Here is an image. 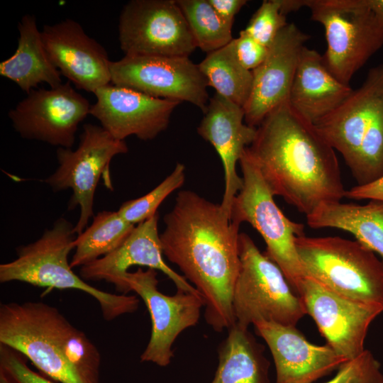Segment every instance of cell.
Returning a JSON list of instances; mask_svg holds the SVG:
<instances>
[{
  "label": "cell",
  "mask_w": 383,
  "mask_h": 383,
  "mask_svg": "<svg viewBox=\"0 0 383 383\" xmlns=\"http://www.w3.org/2000/svg\"><path fill=\"white\" fill-rule=\"evenodd\" d=\"M160 235L164 255L203 296L204 317L221 332L235 323L233 293L239 273V227L220 204L190 190L177 194Z\"/></svg>",
  "instance_id": "1"
},
{
  "label": "cell",
  "mask_w": 383,
  "mask_h": 383,
  "mask_svg": "<svg viewBox=\"0 0 383 383\" xmlns=\"http://www.w3.org/2000/svg\"><path fill=\"white\" fill-rule=\"evenodd\" d=\"M248 150L274 196L306 216L345 189L335 150L286 102L257 127Z\"/></svg>",
  "instance_id": "2"
},
{
  "label": "cell",
  "mask_w": 383,
  "mask_h": 383,
  "mask_svg": "<svg viewBox=\"0 0 383 383\" xmlns=\"http://www.w3.org/2000/svg\"><path fill=\"white\" fill-rule=\"evenodd\" d=\"M0 344L60 383H100V353L60 311L40 301L0 306Z\"/></svg>",
  "instance_id": "3"
},
{
  "label": "cell",
  "mask_w": 383,
  "mask_h": 383,
  "mask_svg": "<svg viewBox=\"0 0 383 383\" xmlns=\"http://www.w3.org/2000/svg\"><path fill=\"white\" fill-rule=\"evenodd\" d=\"M74 227L67 219L60 218L37 240L18 247L15 260L0 265V282L18 281L41 287L84 292L97 301L106 321L135 312L140 302L136 296L100 290L72 271L68 257L75 248Z\"/></svg>",
  "instance_id": "4"
},
{
  "label": "cell",
  "mask_w": 383,
  "mask_h": 383,
  "mask_svg": "<svg viewBox=\"0 0 383 383\" xmlns=\"http://www.w3.org/2000/svg\"><path fill=\"white\" fill-rule=\"evenodd\" d=\"M294 244L306 276L340 295L383 305V262L358 240L304 235Z\"/></svg>",
  "instance_id": "5"
},
{
  "label": "cell",
  "mask_w": 383,
  "mask_h": 383,
  "mask_svg": "<svg viewBox=\"0 0 383 383\" xmlns=\"http://www.w3.org/2000/svg\"><path fill=\"white\" fill-rule=\"evenodd\" d=\"M243 187L235 196L231 221L240 226L250 223L266 244L265 255L282 271L293 290L299 295L306 277L294 240L304 235V225L291 221L279 209L259 167L246 148L239 161Z\"/></svg>",
  "instance_id": "6"
},
{
  "label": "cell",
  "mask_w": 383,
  "mask_h": 383,
  "mask_svg": "<svg viewBox=\"0 0 383 383\" xmlns=\"http://www.w3.org/2000/svg\"><path fill=\"white\" fill-rule=\"evenodd\" d=\"M238 245L240 267L232 301L235 324L243 329L260 321L296 326L306 310L281 269L248 234H239Z\"/></svg>",
  "instance_id": "7"
},
{
  "label": "cell",
  "mask_w": 383,
  "mask_h": 383,
  "mask_svg": "<svg viewBox=\"0 0 383 383\" xmlns=\"http://www.w3.org/2000/svg\"><path fill=\"white\" fill-rule=\"evenodd\" d=\"M311 19L325 30L323 56L328 71L348 84L353 75L383 46V24L367 0H305Z\"/></svg>",
  "instance_id": "8"
},
{
  "label": "cell",
  "mask_w": 383,
  "mask_h": 383,
  "mask_svg": "<svg viewBox=\"0 0 383 383\" xmlns=\"http://www.w3.org/2000/svg\"><path fill=\"white\" fill-rule=\"evenodd\" d=\"M128 151L125 140L116 139L101 126L91 123L83 126L76 150L57 148L58 166L45 182L53 192L72 189L68 208L80 209L74 227L77 235L84 231L94 216V194L101 177H109L111 160Z\"/></svg>",
  "instance_id": "9"
},
{
  "label": "cell",
  "mask_w": 383,
  "mask_h": 383,
  "mask_svg": "<svg viewBox=\"0 0 383 383\" xmlns=\"http://www.w3.org/2000/svg\"><path fill=\"white\" fill-rule=\"evenodd\" d=\"M120 47L125 55L189 57L197 48L175 0H132L122 9Z\"/></svg>",
  "instance_id": "10"
},
{
  "label": "cell",
  "mask_w": 383,
  "mask_h": 383,
  "mask_svg": "<svg viewBox=\"0 0 383 383\" xmlns=\"http://www.w3.org/2000/svg\"><path fill=\"white\" fill-rule=\"evenodd\" d=\"M111 82L148 96L187 101L203 113L209 104L208 83L189 57L124 55L111 61Z\"/></svg>",
  "instance_id": "11"
},
{
  "label": "cell",
  "mask_w": 383,
  "mask_h": 383,
  "mask_svg": "<svg viewBox=\"0 0 383 383\" xmlns=\"http://www.w3.org/2000/svg\"><path fill=\"white\" fill-rule=\"evenodd\" d=\"M157 275L154 269L139 267L127 272L124 282L128 292H134L143 300L150 315V338L140 360L165 367L174 356L172 347L176 338L197 324L205 301L201 295L183 290L172 296L160 292Z\"/></svg>",
  "instance_id": "12"
},
{
  "label": "cell",
  "mask_w": 383,
  "mask_h": 383,
  "mask_svg": "<svg viewBox=\"0 0 383 383\" xmlns=\"http://www.w3.org/2000/svg\"><path fill=\"white\" fill-rule=\"evenodd\" d=\"M91 106L68 81L48 89L31 90L10 110L9 117L23 138L71 148Z\"/></svg>",
  "instance_id": "13"
},
{
  "label": "cell",
  "mask_w": 383,
  "mask_h": 383,
  "mask_svg": "<svg viewBox=\"0 0 383 383\" xmlns=\"http://www.w3.org/2000/svg\"><path fill=\"white\" fill-rule=\"evenodd\" d=\"M306 313L314 320L327 344L346 360L364 351L370 325L383 311V305L340 295L306 276L299 292Z\"/></svg>",
  "instance_id": "14"
},
{
  "label": "cell",
  "mask_w": 383,
  "mask_h": 383,
  "mask_svg": "<svg viewBox=\"0 0 383 383\" xmlns=\"http://www.w3.org/2000/svg\"><path fill=\"white\" fill-rule=\"evenodd\" d=\"M94 94L96 101L91 106L89 115L120 140L131 135L143 140L154 139L167 128L172 113L181 103L112 84L98 89Z\"/></svg>",
  "instance_id": "15"
},
{
  "label": "cell",
  "mask_w": 383,
  "mask_h": 383,
  "mask_svg": "<svg viewBox=\"0 0 383 383\" xmlns=\"http://www.w3.org/2000/svg\"><path fill=\"white\" fill-rule=\"evenodd\" d=\"M309 38L294 23H287L277 34L263 62L252 71V89L243 107L246 124L257 128L289 101L300 55Z\"/></svg>",
  "instance_id": "16"
},
{
  "label": "cell",
  "mask_w": 383,
  "mask_h": 383,
  "mask_svg": "<svg viewBox=\"0 0 383 383\" xmlns=\"http://www.w3.org/2000/svg\"><path fill=\"white\" fill-rule=\"evenodd\" d=\"M383 109V63L372 67L362 85L335 110L313 125L340 152L349 169Z\"/></svg>",
  "instance_id": "17"
},
{
  "label": "cell",
  "mask_w": 383,
  "mask_h": 383,
  "mask_svg": "<svg viewBox=\"0 0 383 383\" xmlns=\"http://www.w3.org/2000/svg\"><path fill=\"white\" fill-rule=\"evenodd\" d=\"M50 60L77 89L94 93L111 82V60L104 48L70 18L45 25L41 31Z\"/></svg>",
  "instance_id": "18"
},
{
  "label": "cell",
  "mask_w": 383,
  "mask_h": 383,
  "mask_svg": "<svg viewBox=\"0 0 383 383\" xmlns=\"http://www.w3.org/2000/svg\"><path fill=\"white\" fill-rule=\"evenodd\" d=\"M159 214L138 223L125 241L114 251L81 267L79 274L83 279L105 280L116 289L128 293L124 277L132 266H145L166 274L177 290L200 294L196 289L165 262L158 232ZM201 295V294H200Z\"/></svg>",
  "instance_id": "19"
},
{
  "label": "cell",
  "mask_w": 383,
  "mask_h": 383,
  "mask_svg": "<svg viewBox=\"0 0 383 383\" xmlns=\"http://www.w3.org/2000/svg\"><path fill=\"white\" fill-rule=\"evenodd\" d=\"M197 132L209 142L221 159L225 189L220 206L231 218L233 200L243 187V178L236 172L245 149L253 142L257 128L245 122L243 107L216 93L204 112Z\"/></svg>",
  "instance_id": "20"
},
{
  "label": "cell",
  "mask_w": 383,
  "mask_h": 383,
  "mask_svg": "<svg viewBox=\"0 0 383 383\" xmlns=\"http://www.w3.org/2000/svg\"><path fill=\"white\" fill-rule=\"evenodd\" d=\"M253 326L272 355L275 383H312L348 361L328 344L309 342L296 326L266 321Z\"/></svg>",
  "instance_id": "21"
},
{
  "label": "cell",
  "mask_w": 383,
  "mask_h": 383,
  "mask_svg": "<svg viewBox=\"0 0 383 383\" xmlns=\"http://www.w3.org/2000/svg\"><path fill=\"white\" fill-rule=\"evenodd\" d=\"M327 69L323 56L304 47L290 90L289 104L314 124L339 106L353 92Z\"/></svg>",
  "instance_id": "22"
},
{
  "label": "cell",
  "mask_w": 383,
  "mask_h": 383,
  "mask_svg": "<svg viewBox=\"0 0 383 383\" xmlns=\"http://www.w3.org/2000/svg\"><path fill=\"white\" fill-rule=\"evenodd\" d=\"M19 37L13 55L0 63V74L27 94L40 84L55 87L62 83L61 74L46 52L36 19L24 15L18 25Z\"/></svg>",
  "instance_id": "23"
},
{
  "label": "cell",
  "mask_w": 383,
  "mask_h": 383,
  "mask_svg": "<svg viewBox=\"0 0 383 383\" xmlns=\"http://www.w3.org/2000/svg\"><path fill=\"white\" fill-rule=\"evenodd\" d=\"M306 222L311 228H333L350 233L383 262V201L369 200L363 205L323 204L306 216Z\"/></svg>",
  "instance_id": "24"
},
{
  "label": "cell",
  "mask_w": 383,
  "mask_h": 383,
  "mask_svg": "<svg viewBox=\"0 0 383 383\" xmlns=\"http://www.w3.org/2000/svg\"><path fill=\"white\" fill-rule=\"evenodd\" d=\"M218 353V365L211 383H269V362L248 329L231 326Z\"/></svg>",
  "instance_id": "25"
},
{
  "label": "cell",
  "mask_w": 383,
  "mask_h": 383,
  "mask_svg": "<svg viewBox=\"0 0 383 383\" xmlns=\"http://www.w3.org/2000/svg\"><path fill=\"white\" fill-rule=\"evenodd\" d=\"M208 87L235 104L244 107L252 86V72L240 63L233 38L223 48L207 53L198 64Z\"/></svg>",
  "instance_id": "26"
},
{
  "label": "cell",
  "mask_w": 383,
  "mask_h": 383,
  "mask_svg": "<svg viewBox=\"0 0 383 383\" xmlns=\"http://www.w3.org/2000/svg\"><path fill=\"white\" fill-rule=\"evenodd\" d=\"M117 211L99 212L91 224L74 240L72 268L82 267L118 248L135 228Z\"/></svg>",
  "instance_id": "27"
},
{
  "label": "cell",
  "mask_w": 383,
  "mask_h": 383,
  "mask_svg": "<svg viewBox=\"0 0 383 383\" xmlns=\"http://www.w3.org/2000/svg\"><path fill=\"white\" fill-rule=\"evenodd\" d=\"M197 48L209 53L229 43L232 27L225 23L209 0H176Z\"/></svg>",
  "instance_id": "28"
},
{
  "label": "cell",
  "mask_w": 383,
  "mask_h": 383,
  "mask_svg": "<svg viewBox=\"0 0 383 383\" xmlns=\"http://www.w3.org/2000/svg\"><path fill=\"white\" fill-rule=\"evenodd\" d=\"M184 180L185 167L178 162L160 184L145 195L124 202L118 212L131 224L142 223L156 214L159 206L172 192L181 187Z\"/></svg>",
  "instance_id": "29"
},
{
  "label": "cell",
  "mask_w": 383,
  "mask_h": 383,
  "mask_svg": "<svg viewBox=\"0 0 383 383\" xmlns=\"http://www.w3.org/2000/svg\"><path fill=\"white\" fill-rule=\"evenodd\" d=\"M350 170L357 185L370 183L383 176V109L365 138Z\"/></svg>",
  "instance_id": "30"
},
{
  "label": "cell",
  "mask_w": 383,
  "mask_h": 383,
  "mask_svg": "<svg viewBox=\"0 0 383 383\" xmlns=\"http://www.w3.org/2000/svg\"><path fill=\"white\" fill-rule=\"evenodd\" d=\"M287 23L279 0H266L255 12L244 30L258 43L269 47Z\"/></svg>",
  "instance_id": "31"
},
{
  "label": "cell",
  "mask_w": 383,
  "mask_h": 383,
  "mask_svg": "<svg viewBox=\"0 0 383 383\" xmlns=\"http://www.w3.org/2000/svg\"><path fill=\"white\" fill-rule=\"evenodd\" d=\"M338 368L336 375L325 383H383L381 365L367 350Z\"/></svg>",
  "instance_id": "32"
},
{
  "label": "cell",
  "mask_w": 383,
  "mask_h": 383,
  "mask_svg": "<svg viewBox=\"0 0 383 383\" xmlns=\"http://www.w3.org/2000/svg\"><path fill=\"white\" fill-rule=\"evenodd\" d=\"M0 372L11 383H56L31 370L23 355L2 344H0Z\"/></svg>",
  "instance_id": "33"
},
{
  "label": "cell",
  "mask_w": 383,
  "mask_h": 383,
  "mask_svg": "<svg viewBox=\"0 0 383 383\" xmlns=\"http://www.w3.org/2000/svg\"><path fill=\"white\" fill-rule=\"evenodd\" d=\"M235 50L242 65L252 71L266 58L269 47L265 46L250 36L244 30L235 38Z\"/></svg>",
  "instance_id": "34"
},
{
  "label": "cell",
  "mask_w": 383,
  "mask_h": 383,
  "mask_svg": "<svg viewBox=\"0 0 383 383\" xmlns=\"http://www.w3.org/2000/svg\"><path fill=\"white\" fill-rule=\"evenodd\" d=\"M345 197L354 200L383 201V176L364 185H355L345 191Z\"/></svg>",
  "instance_id": "35"
},
{
  "label": "cell",
  "mask_w": 383,
  "mask_h": 383,
  "mask_svg": "<svg viewBox=\"0 0 383 383\" xmlns=\"http://www.w3.org/2000/svg\"><path fill=\"white\" fill-rule=\"evenodd\" d=\"M221 20L233 26L235 16L247 3L246 0H209Z\"/></svg>",
  "instance_id": "36"
},
{
  "label": "cell",
  "mask_w": 383,
  "mask_h": 383,
  "mask_svg": "<svg viewBox=\"0 0 383 383\" xmlns=\"http://www.w3.org/2000/svg\"><path fill=\"white\" fill-rule=\"evenodd\" d=\"M280 10L283 14L296 11L302 7H305V0H279Z\"/></svg>",
  "instance_id": "37"
},
{
  "label": "cell",
  "mask_w": 383,
  "mask_h": 383,
  "mask_svg": "<svg viewBox=\"0 0 383 383\" xmlns=\"http://www.w3.org/2000/svg\"><path fill=\"white\" fill-rule=\"evenodd\" d=\"M368 4L377 18L383 24V0H367Z\"/></svg>",
  "instance_id": "38"
},
{
  "label": "cell",
  "mask_w": 383,
  "mask_h": 383,
  "mask_svg": "<svg viewBox=\"0 0 383 383\" xmlns=\"http://www.w3.org/2000/svg\"><path fill=\"white\" fill-rule=\"evenodd\" d=\"M0 383H11L7 377L1 372H0Z\"/></svg>",
  "instance_id": "39"
}]
</instances>
